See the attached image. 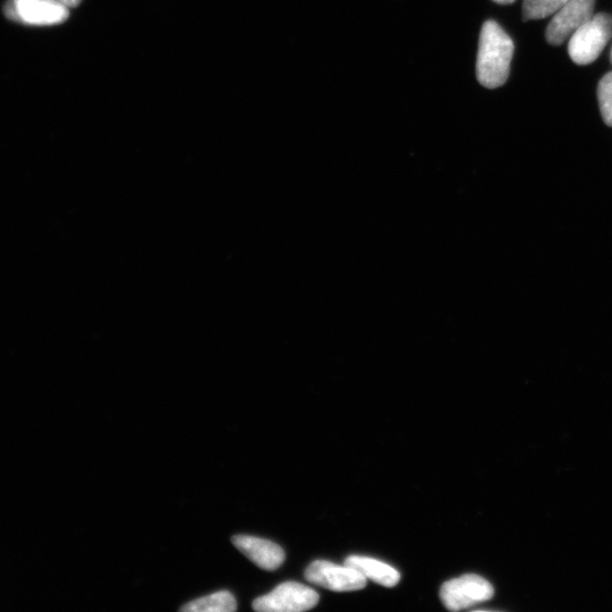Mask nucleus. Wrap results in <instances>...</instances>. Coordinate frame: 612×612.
<instances>
[{
  "label": "nucleus",
  "mask_w": 612,
  "mask_h": 612,
  "mask_svg": "<svg viewBox=\"0 0 612 612\" xmlns=\"http://www.w3.org/2000/svg\"><path fill=\"white\" fill-rule=\"evenodd\" d=\"M594 3L595 0H568L548 25L549 44L559 46L571 38L594 15Z\"/></svg>",
  "instance_id": "7"
},
{
  "label": "nucleus",
  "mask_w": 612,
  "mask_h": 612,
  "mask_svg": "<svg viewBox=\"0 0 612 612\" xmlns=\"http://www.w3.org/2000/svg\"><path fill=\"white\" fill-rule=\"evenodd\" d=\"M612 38V16L607 13L593 15L569 40L568 53L577 65L597 61Z\"/></svg>",
  "instance_id": "2"
},
{
  "label": "nucleus",
  "mask_w": 612,
  "mask_h": 612,
  "mask_svg": "<svg viewBox=\"0 0 612 612\" xmlns=\"http://www.w3.org/2000/svg\"><path fill=\"white\" fill-rule=\"evenodd\" d=\"M5 14L15 22L45 27L65 22L70 10L54 0H10Z\"/></svg>",
  "instance_id": "6"
},
{
  "label": "nucleus",
  "mask_w": 612,
  "mask_h": 612,
  "mask_svg": "<svg viewBox=\"0 0 612 612\" xmlns=\"http://www.w3.org/2000/svg\"><path fill=\"white\" fill-rule=\"evenodd\" d=\"M237 609L234 595L228 591H219L189 603L181 608L186 612H232Z\"/></svg>",
  "instance_id": "10"
},
{
  "label": "nucleus",
  "mask_w": 612,
  "mask_h": 612,
  "mask_svg": "<svg viewBox=\"0 0 612 612\" xmlns=\"http://www.w3.org/2000/svg\"><path fill=\"white\" fill-rule=\"evenodd\" d=\"M495 594L492 585L483 577L463 575L441 586L440 598L450 611H461L488 601Z\"/></svg>",
  "instance_id": "4"
},
{
  "label": "nucleus",
  "mask_w": 612,
  "mask_h": 612,
  "mask_svg": "<svg viewBox=\"0 0 612 612\" xmlns=\"http://www.w3.org/2000/svg\"><path fill=\"white\" fill-rule=\"evenodd\" d=\"M54 2L61 4L70 10V8L79 6L82 0H54Z\"/></svg>",
  "instance_id": "13"
},
{
  "label": "nucleus",
  "mask_w": 612,
  "mask_h": 612,
  "mask_svg": "<svg viewBox=\"0 0 612 612\" xmlns=\"http://www.w3.org/2000/svg\"><path fill=\"white\" fill-rule=\"evenodd\" d=\"M345 565L351 566L362 575L386 588H394L401 581V573L382 561L363 556H350Z\"/></svg>",
  "instance_id": "9"
},
{
  "label": "nucleus",
  "mask_w": 612,
  "mask_h": 612,
  "mask_svg": "<svg viewBox=\"0 0 612 612\" xmlns=\"http://www.w3.org/2000/svg\"><path fill=\"white\" fill-rule=\"evenodd\" d=\"M234 546L265 571H276L285 561V552L277 543L252 535H235Z\"/></svg>",
  "instance_id": "8"
},
{
  "label": "nucleus",
  "mask_w": 612,
  "mask_h": 612,
  "mask_svg": "<svg viewBox=\"0 0 612 612\" xmlns=\"http://www.w3.org/2000/svg\"><path fill=\"white\" fill-rule=\"evenodd\" d=\"M319 594L309 586L286 582L274 591L253 601V609L260 612H301L318 605Z\"/></svg>",
  "instance_id": "3"
},
{
  "label": "nucleus",
  "mask_w": 612,
  "mask_h": 612,
  "mask_svg": "<svg viewBox=\"0 0 612 612\" xmlns=\"http://www.w3.org/2000/svg\"><path fill=\"white\" fill-rule=\"evenodd\" d=\"M598 99L603 121L612 127V72L601 79L598 87Z\"/></svg>",
  "instance_id": "12"
},
{
  "label": "nucleus",
  "mask_w": 612,
  "mask_h": 612,
  "mask_svg": "<svg viewBox=\"0 0 612 612\" xmlns=\"http://www.w3.org/2000/svg\"><path fill=\"white\" fill-rule=\"evenodd\" d=\"M513 55L514 42L504 29L495 21L484 23L476 62V75L483 87L496 89L506 83Z\"/></svg>",
  "instance_id": "1"
},
{
  "label": "nucleus",
  "mask_w": 612,
  "mask_h": 612,
  "mask_svg": "<svg viewBox=\"0 0 612 612\" xmlns=\"http://www.w3.org/2000/svg\"><path fill=\"white\" fill-rule=\"evenodd\" d=\"M568 0H524V21L542 20L556 14Z\"/></svg>",
  "instance_id": "11"
},
{
  "label": "nucleus",
  "mask_w": 612,
  "mask_h": 612,
  "mask_svg": "<svg viewBox=\"0 0 612 612\" xmlns=\"http://www.w3.org/2000/svg\"><path fill=\"white\" fill-rule=\"evenodd\" d=\"M493 2L500 4V5H509V4L515 3L516 0H493Z\"/></svg>",
  "instance_id": "14"
},
{
  "label": "nucleus",
  "mask_w": 612,
  "mask_h": 612,
  "mask_svg": "<svg viewBox=\"0 0 612 612\" xmlns=\"http://www.w3.org/2000/svg\"><path fill=\"white\" fill-rule=\"evenodd\" d=\"M306 581L335 592L359 591L368 578L351 566H339L330 561L316 560L306 568Z\"/></svg>",
  "instance_id": "5"
},
{
  "label": "nucleus",
  "mask_w": 612,
  "mask_h": 612,
  "mask_svg": "<svg viewBox=\"0 0 612 612\" xmlns=\"http://www.w3.org/2000/svg\"><path fill=\"white\" fill-rule=\"evenodd\" d=\"M610 59H611V64H612V49H611Z\"/></svg>",
  "instance_id": "15"
}]
</instances>
